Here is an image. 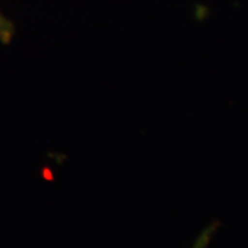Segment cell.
<instances>
[{
    "instance_id": "6da1fadb",
    "label": "cell",
    "mask_w": 248,
    "mask_h": 248,
    "mask_svg": "<svg viewBox=\"0 0 248 248\" xmlns=\"http://www.w3.org/2000/svg\"><path fill=\"white\" fill-rule=\"evenodd\" d=\"M13 35H14V25H13V22L0 13V42L7 45V43L11 42Z\"/></svg>"
},
{
    "instance_id": "7a4b0ae2",
    "label": "cell",
    "mask_w": 248,
    "mask_h": 248,
    "mask_svg": "<svg viewBox=\"0 0 248 248\" xmlns=\"http://www.w3.org/2000/svg\"><path fill=\"white\" fill-rule=\"evenodd\" d=\"M214 231H215V225L213 226H210V228H207L205 231L197 237L196 240V243L193 244V247L192 248H205L208 246V243H210V240H211V236H213Z\"/></svg>"
}]
</instances>
